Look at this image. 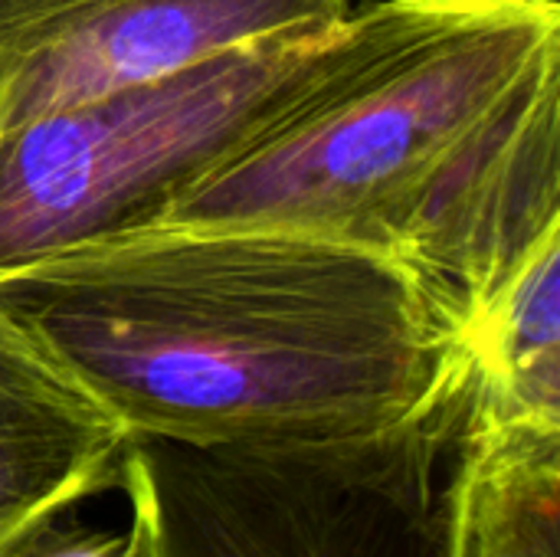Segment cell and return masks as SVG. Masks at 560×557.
<instances>
[{
    "instance_id": "obj_9",
    "label": "cell",
    "mask_w": 560,
    "mask_h": 557,
    "mask_svg": "<svg viewBox=\"0 0 560 557\" xmlns=\"http://www.w3.org/2000/svg\"><path fill=\"white\" fill-rule=\"evenodd\" d=\"M0 557H154V552L144 522L131 512V525L125 532H98L56 515L20 535Z\"/></svg>"
},
{
    "instance_id": "obj_4",
    "label": "cell",
    "mask_w": 560,
    "mask_h": 557,
    "mask_svg": "<svg viewBox=\"0 0 560 557\" xmlns=\"http://www.w3.org/2000/svg\"><path fill=\"white\" fill-rule=\"evenodd\" d=\"M459 401L328 443L187 446L131 437L121 489L154 557H446Z\"/></svg>"
},
{
    "instance_id": "obj_1",
    "label": "cell",
    "mask_w": 560,
    "mask_h": 557,
    "mask_svg": "<svg viewBox=\"0 0 560 557\" xmlns=\"http://www.w3.org/2000/svg\"><path fill=\"white\" fill-rule=\"evenodd\" d=\"M131 437L358 440L459 401L463 312L410 263L279 227H141L0 272Z\"/></svg>"
},
{
    "instance_id": "obj_5",
    "label": "cell",
    "mask_w": 560,
    "mask_h": 557,
    "mask_svg": "<svg viewBox=\"0 0 560 557\" xmlns=\"http://www.w3.org/2000/svg\"><path fill=\"white\" fill-rule=\"evenodd\" d=\"M354 0H0V131L213 53L341 20Z\"/></svg>"
},
{
    "instance_id": "obj_3",
    "label": "cell",
    "mask_w": 560,
    "mask_h": 557,
    "mask_svg": "<svg viewBox=\"0 0 560 557\" xmlns=\"http://www.w3.org/2000/svg\"><path fill=\"white\" fill-rule=\"evenodd\" d=\"M341 20L213 53L0 131V272L151 227L305 89Z\"/></svg>"
},
{
    "instance_id": "obj_6",
    "label": "cell",
    "mask_w": 560,
    "mask_h": 557,
    "mask_svg": "<svg viewBox=\"0 0 560 557\" xmlns=\"http://www.w3.org/2000/svg\"><path fill=\"white\" fill-rule=\"evenodd\" d=\"M125 423L0 302V552L121 486Z\"/></svg>"
},
{
    "instance_id": "obj_7",
    "label": "cell",
    "mask_w": 560,
    "mask_h": 557,
    "mask_svg": "<svg viewBox=\"0 0 560 557\" xmlns=\"http://www.w3.org/2000/svg\"><path fill=\"white\" fill-rule=\"evenodd\" d=\"M560 423V240L545 243L463 325L459 430Z\"/></svg>"
},
{
    "instance_id": "obj_8",
    "label": "cell",
    "mask_w": 560,
    "mask_h": 557,
    "mask_svg": "<svg viewBox=\"0 0 560 557\" xmlns=\"http://www.w3.org/2000/svg\"><path fill=\"white\" fill-rule=\"evenodd\" d=\"M446 557H560V423L456 433Z\"/></svg>"
},
{
    "instance_id": "obj_2",
    "label": "cell",
    "mask_w": 560,
    "mask_h": 557,
    "mask_svg": "<svg viewBox=\"0 0 560 557\" xmlns=\"http://www.w3.org/2000/svg\"><path fill=\"white\" fill-rule=\"evenodd\" d=\"M558 62V0L354 3L289 108L158 223L279 227L400 259L459 154Z\"/></svg>"
}]
</instances>
